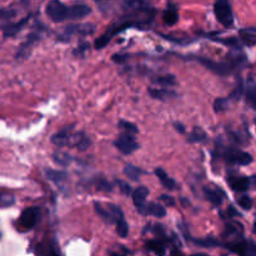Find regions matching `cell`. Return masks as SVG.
<instances>
[{
    "instance_id": "1",
    "label": "cell",
    "mask_w": 256,
    "mask_h": 256,
    "mask_svg": "<svg viewBox=\"0 0 256 256\" xmlns=\"http://www.w3.org/2000/svg\"><path fill=\"white\" fill-rule=\"evenodd\" d=\"M46 15L54 22H62L65 20H79L90 15L92 9L86 4H76L68 6L60 0H50L46 5Z\"/></svg>"
},
{
    "instance_id": "2",
    "label": "cell",
    "mask_w": 256,
    "mask_h": 256,
    "mask_svg": "<svg viewBox=\"0 0 256 256\" xmlns=\"http://www.w3.org/2000/svg\"><path fill=\"white\" fill-rule=\"evenodd\" d=\"M218 156L222 158L225 162L232 165L246 166V165H250L254 162V158L249 152H242L238 148L225 146V145H218Z\"/></svg>"
},
{
    "instance_id": "3",
    "label": "cell",
    "mask_w": 256,
    "mask_h": 256,
    "mask_svg": "<svg viewBox=\"0 0 256 256\" xmlns=\"http://www.w3.org/2000/svg\"><path fill=\"white\" fill-rule=\"evenodd\" d=\"M94 206L98 215L108 224H115L120 218H124V212H122V210L118 205L102 204V202H96Z\"/></svg>"
},
{
    "instance_id": "4",
    "label": "cell",
    "mask_w": 256,
    "mask_h": 256,
    "mask_svg": "<svg viewBox=\"0 0 256 256\" xmlns=\"http://www.w3.org/2000/svg\"><path fill=\"white\" fill-rule=\"evenodd\" d=\"M214 12L218 22L225 28H230L234 24V14L229 0H216L214 4Z\"/></svg>"
},
{
    "instance_id": "5",
    "label": "cell",
    "mask_w": 256,
    "mask_h": 256,
    "mask_svg": "<svg viewBox=\"0 0 256 256\" xmlns=\"http://www.w3.org/2000/svg\"><path fill=\"white\" fill-rule=\"evenodd\" d=\"M40 215H42V212H40L39 208H28L20 215L18 226L22 232H29V230H32L38 224V222L40 219Z\"/></svg>"
},
{
    "instance_id": "6",
    "label": "cell",
    "mask_w": 256,
    "mask_h": 256,
    "mask_svg": "<svg viewBox=\"0 0 256 256\" xmlns=\"http://www.w3.org/2000/svg\"><path fill=\"white\" fill-rule=\"evenodd\" d=\"M95 32L94 24H70L64 29L62 34L59 35V40L62 42H66V40L72 39L74 35H82V36H88L92 35Z\"/></svg>"
},
{
    "instance_id": "7",
    "label": "cell",
    "mask_w": 256,
    "mask_h": 256,
    "mask_svg": "<svg viewBox=\"0 0 256 256\" xmlns=\"http://www.w3.org/2000/svg\"><path fill=\"white\" fill-rule=\"evenodd\" d=\"M114 145L116 146V149L119 152H122V154L130 155L134 152H136V149L139 148L136 139L134 138L132 134H128V132H122L119 135L116 140H115Z\"/></svg>"
},
{
    "instance_id": "8",
    "label": "cell",
    "mask_w": 256,
    "mask_h": 256,
    "mask_svg": "<svg viewBox=\"0 0 256 256\" xmlns=\"http://www.w3.org/2000/svg\"><path fill=\"white\" fill-rule=\"evenodd\" d=\"M198 62L202 65H204L208 70L215 72V74L220 75V76H225V75L232 74V66L230 62H218L214 60H210L208 58H196Z\"/></svg>"
},
{
    "instance_id": "9",
    "label": "cell",
    "mask_w": 256,
    "mask_h": 256,
    "mask_svg": "<svg viewBox=\"0 0 256 256\" xmlns=\"http://www.w3.org/2000/svg\"><path fill=\"white\" fill-rule=\"evenodd\" d=\"M228 249L232 250V252H236L239 256H256V246L252 240L242 239V242L228 246Z\"/></svg>"
},
{
    "instance_id": "10",
    "label": "cell",
    "mask_w": 256,
    "mask_h": 256,
    "mask_svg": "<svg viewBox=\"0 0 256 256\" xmlns=\"http://www.w3.org/2000/svg\"><path fill=\"white\" fill-rule=\"evenodd\" d=\"M228 184L234 192H245L254 185V176H230L228 178Z\"/></svg>"
},
{
    "instance_id": "11",
    "label": "cell",
    "mask_w": 256,
    "mask_h": 256,
    "mask_svg": "<svg viewBox=\"0 0 256 256\" xmlns=\"http://www.w3.org/2000/svg\"><path fill=\"white\" fill-rule=\"evenodd\" d=\"M74 132V125H68L64 129L58 132L52 136V142L56 145L58 148L70 146V139H72V134Z\"/></svg>"
},
{
    "instance_id": "12",
    "label": "cell",
    "mask_w": 256,
    "mask_h": 256,
    "mask_svg": "<svg viewBox=\"0 0 256 256\" xmlns=\"http://www.w3.org/2000/svg\"><path fill=\"white\" fill-rule=\"evenodd\" d=\"M92 145V140L85 132H72V139H70V146L76 148L80 152H85L89 149Z\"/></svg>"
},
{
    "instance_id": "13",
    "label": "cell",
    "mask_w": 256,
    "mask_h": 256,
    "mask_svg": "<svg viewBox=\"0 0 256 256\" xmlns=\"http://www.w3.org/2000/svg\"><path fill=\"white\" fill-rule=\"evenodd\" d=\"M36 254L39 256H62L59 246L54 240H48L38 245Z\"/></svg>"
},
{
    "instance_id": "14",
    "label": "cell",
    "mask_w": 256,
    "mask_h": 256,
    "mask_svg": "<svg viewBox=\"0 0 256 256\" xmlns=\"http://www.w3.org/2000/svg\"><path fill=\"white\" fill-rule=\"evenodd\" d=\"M204 194L205 198L212 202L214 206H220L224 202V198H225V192H222L220 188H204Z\"/></svg>"
},
{
    "instance_id": "15",
    "label": "cell",
    "mask_w": 256,
    "mask_h": 256,
    "mask_svg": "<svg viewBox=\"0 0 256 256\" xmlns=\"http://www.w3.org/2000/svg\"><path fill=\"white\" fill-rule=\"evenodd\" d=\"M148 195H149V189H148L146 186L136 188V190H135L134 194H132V200H134L135 208H136V210L140 214H142L145 205H146Z\"/></svg>"
},
{
    "instance_id": "16",
    "label": "cell",
    "mask_w": 256,
    "mask_h": 256,
    "mask_svg": "<svg viewBox=\"0 0 256 256\" xmlns=\"http://www.w3.org/2000/svg\"><path fill=\"white\" fill-rule=\"evenodd\" d=\"M39 39H40L39 32H30V34L28 35V38H26V42H25L24 44H22L19 52H18V54H16L18 59H20V58H22V59L26 58L28 55H29L30 50H32V45H34L35 42H36Z\"/></svg>"
},
{
    "instance_id": "17",
    "label": "cell",
    "mask_w": 256,
    "mask_h": 256,
    "mask_svg": "<svg viewBox=\"0 0 256 256\" xmlns=\"http://www.w3.org/2000/svg\"><path fill=\"white\" fill-rule=\"evenodd\" d=\"M142 215H152L155 218H164L166 215V210L162 205L156 202H146Z\"/></svg>"
},
{
    "instance_id": "18",
    "label": "cell",
    "mask_w": 256,
    "mask_h": 256,
    "mask_svg": "<svg viewBox=\"0 0 256 256\" xmlns=\"http://www.w3.org/2000/svg\"><path fill=\"white\" fill-rule=\"evenodd\" d=\"M149 94L150 96L158 100L172 99V98L176 96V92H172V90H169L168 88H150Z\"/></svg>"
},
{
    "instance_id": "19",
    "label": "cell",
    "mask_w": 256,
    "mask_h": 256,
    "mask_svg": "<svg viewBox=\"0 0 256 256\" xmlns=\"http://www.w3.org/2000/svg\"><path fill=\"white\" fill-rule=\"evenodd\" d=\"M28 20H29V16L24 18V19L19 20V22H10V24L5 25L4 26L5 36L12 38V36H14V35H16L19 32H22V28H24L25 24L28 22Z\"/></svg>"
},
{
    "instance_id": "20",
    "label": "cell",
    "mask_w": 256,
    "mask_h": 256,
    "mask_svg": "<svg viewBox=\"0 0 256 256\" xmlns=\"http://www.w3.org/2000/svg\"><path fill=\"white\" fill-rule=\"evenodd\" d=\"M240 40L244 42L246 46H254L256 44V28H245L239 32Z\"/></svg>"
},
{
    "instance_id": "21",
    "label": "cell",
    "mask_w": 256,
    "mask_h": 256,
    "mask_svg": "<svg viewBox=\"0 0 256 256\" xmlns=\"http://www.w3.org/2000/svg\"><path fill=\"white\" fill-rule=\"evenodd\" d=\"M155 174H156V176L159 178L160 182L162 184V186L166 188V189L169 190H174L175 188H176V182H175L174 179H172V178L168 175V172H165L164 169H162V168H158L156 170H155Z\"/></svg>"
},
{
    "instance_id": "22",
    "label": "cell",
    "mask_w": 256,
    "mask_h": 256,
    "mask_svg": "<svg viewBox=\"0 0 256 256\" xmlns=\"http://www.w3.org/2000/svg\"><path fill=\"white\" fill-rule=\"evenodd\" d=\"M162 18H164L165 24L169 25V26H172V25L176 24L178 20H179V15H178L176 6H174V5L170 4L169 8L165 10L164 16H162Z\"/></svg>"
},
{
    "instance_id": "23",
    "label": "cell",
    "mask_w": 256,
    "mask_h": 256,
    "mask_svg": "<svg viewBox=\"0 0 256 256\" xmlns=\"http://www.w3.org/2000/svg\"><path fill=\"white\" fill-rule=\"evenodd\" d=\"M208 140V134L202 129V128L196 126L192 129V132L188 135V142H205Z\"/></svg>"
},
{
    "instance_id": "24",
    "label": "cell",
    "mask_w": 256,
    "mask_h": 256,
    "mask_svg": "<svg viewBox=\"0 0 256 256\" xmlns=\"http://www.w3.org/2000/svg\"><path fill=\"white\" fill-rule=\"evenodd\" d=\"M245 95H246V100L250 104V106L254 109L256 100V84L252 78L246 82V92H245Z\"/></svg>"
},
{
    "instance_id": "25",
    "label": "cell",
    "mask_w": 256,
    "mask_h": 256,
    "mask_svg": "<svg viewBox=\"0 0 256 256\" xmlns=\"http://www.w3.org/2000/svg\"><path fill=\"white\" fill-rule=\"evenodd\" d=\"M124 174L126 175L130 180L136 182V180L140 179V176H142V174H145V172L142 169H140V168L135 166V165L128 164L124 169Z\"/></svg>"
},
{
    "instance_id": "26",
    "label": "cell",
    "mask_w": 256,
    "mask_h": 256,
    "mask_svg": "<svg viewBox=\"0 0 256 256\" xmlns=\"http://www.w3.org/2000/svg\"><path fill=\"white\" fill-rule=\"evenodd\" d=\"M46 174V178L49 180H52V182L55 184H60V182H65L68 178V174L65 172H60V170H52V169H48L45 172Z\"/></svg>"
},
{
    "instance_id": "27",
    "label": "cell",
    "mask_w": 256,
    "mask_h": 256,
    "mask_svg": "<svg viewBox=\"0 0 256 256\" xmlns=\"http://www.w3.org/2000/svg\"><path fill=\"white\" fill-rule=\"evenodd\" d=\"M154 82L162 88H170L176 84V78L172 74H166L162 75V76H156L154 79Z\"/></svg>"
},
{
    "instance_id": "28",
    "label": "cell",
    "mask_w": 256,
    "mask_h": 256,
    "mask_svg": "<svg viewBox=\"0 0 256 256\" xmlns=\"http://www.w3.org/2000/svg\"><path fill=\"white\" fill-rule=\"evenodd\" d=\"M146 248L149 250H152V252H155L156 255H165V245L164 242H162L160 240H149V242H146Z\"/></svg>"
},
{
    "instance_id": "29",
    "label": "cell",
    "mask_w": 256,
    "mask_h": 256,
    "mask_svg": "<svg viewBox=\"0 0 256 256\" xmlns=\"http://www.w3.org/2000/svg\"><path fill=\"white\" fill-rule=\"evenodd\" d=\"M52 158H54V162L62 168L69 166L72 162V156H70L69 154H65V152H55Z\"/></svg>"
},
{
    "instance_id": "30",
    "label": "cell",
    "mask_w": 256,
    "mask_h": 256,
    "mask_svg": "<svg viewBox=\"0 0 256 256\" xmlns=\"http://www.w3.org/2000/svg\"><path fill=\"white\" fill-rule=\"evenodd\" d=\"M115 224H116V232L120 238H126L129 235V225H128L125 218H120Z\"/></svg>"
},
{
    "instance_id": "31",
    "label": "cell",
    "mask_w": 256,
    "mask_h": 256,
    "mask_svg": "<svg viewBox=\"0 0 256 256\" xmlns=\"http://www.w3.org/2000/svg\"><path fill=\"white\" fill-rule=\"evenodd\" d=\"M15 198L14 195L9 194V192H0V208H9L14 205Z\"/></svg>"
},
{
    "instance_id": "32",
    "label": "cell",
    "mask_w": 256,
    "mask_h": 256,
    "mask_svg": "<svg viewBox=\"0 0 256 256\" xmlns=\"http://www.w3.org/2000/svg\"><path fill=\"white\" fill-rule=\"evenodd\" d=\"M119 128L122 130V132H128V134H138V126L132 122H126V120H120L119 122Z\"/></svg>"
},
{
    "instance_id": "33",
    "label": "cell",
    "mask_w": 256,
    "mask_h": 256,
    "mask_svg": "<svg viewBox=\"0 0 256 256\" xmlns=\"http://www.w3.org/2000/svg\"><path fill=\"white\" fill-rule=\"evenodd\" d=\"M195 244L200 245V246L204 248H214V246H219V242L214 238H204V239H194Z\"/></svg>"
},
{
    "instance_id": "34",
    "label": "cell",
    "mask_w": 256,
    "mask_h": 256,
    "mask_svg": "<svg viewBox=\"0 0 256 256\" xmlns=\"http://www.w3.org/2000/svg\"><path fill=\"white\" fill-rule=\"evenodd\" d=\"M229 102H230V98H219V99L215 100L214 102V110L216 112H225L229 106Z\"/></svg>"
},
{
    "instance_id": "35",
    "label": "cell",
    "mask_w": 256,
    "mask_h": 256,
    "mask_svg": "<svg viewBox=\"0 0 256 256\" xmlns=\"http://www.w3.org/2000/svg\"><path fill=\"white\" fill-rule=\"evenodd\" d=\"M214 42H219L222 44L228 45L230 48H234V49H240V42L236 38H228V39H220V38H210Z\"/></svg>"
},
{
    "instance_id": "36",
    "label": "cell",
    "mask_w": 256,
    "mask_h": 256,
    "mask_svg": "<svg viewBox=\"0 0 256 256\" xmlns=\"http://www.w3.org/2000/svg\"><path fill=\"white\" fill-rule=\"evenodd\" d=\"M15 10H10V9H4L0 10V28H4L6 25V22L12 19V16L15 15Z\"/></svg>"
},
{
    "instance_id": "37",
    "label": "cell",
    "mask_w": 256,
    "mask_h": 256,
    "mask_svg": "<svg viewBox=\"0 0 256 256\" xmlns=\"http://www.w3.org/2000/svg\"><path fill=\"white\" fill-rule=\"evenodd\" d=\"M238 204H239L240 208H242L244 210H250L252 208V199L250 196H248V195H242V196H240L239 199H238Z\"/></svg>"
},
{
    "instance_id": "38",
    "label": "cell",
    "mask_w": 256,
    "mask_h": 256,
    "mask_svg": "<svg viewBox=\"0 0 256 256\" xmlns=\"http://www.w3.org/2000/svg\"><path fill=\"white\" fill-rule=\"evenodd\" d=\"M95 185H96V189L102 190V192H110L112 190V185L110 184L108 180L102 179V178H99V179L96 180V182H95Z\"/></svg>"
},
{
    "instance_id": "39",
    "label": "cell",
    "mask_w": 256,
    "mask_h": 256,
    "mask_svg": "<svg viewBox=\"0 0 256 256\" xmlns=\"http://www.w3.org/2000/svg\"><path fill=\"white\" fill-rule=\"evenodd\" d=\"M116 184L119 185V188H120V190H122V194H125V195L130 194V192H132V188H130L129 184H126L125 182H122V180H118Z\"/></svg>"
},
{
    "instance_id": "40",
    "label": "cell",
    "mask_w": 256,
    "mask_h": 256,
    "mask_svg": "<svg viewBox=\"0 0 256 256\" xmlns=\"http://www.w3.org/2000/svg\"><path fill=\"white\" fill-rule=\"evenodd\" d=\"M88 48H89V44H88V42H82V44H80L79 48L75 50L74 54L79 55V56H84L85 52H86V50H88Z\"/></svg>"
},
{
    "instance_id": "41",
    "label": "cell",
    "mask_w": 256,
    "mask_h": 256,
    "mask_svg": "<svg viewBox=\"0 0 256 256\" xmlns=\"http://www.w3.org/2000/svg\"><path fill=\"white\" fill-rule=\"evenodd\" d=\"M162 202L166 204V206H175V200L174 198L169 196V195H162Z\"/></svg>"
},
{
    "instance_id": "42",
    "label": "cell",
    "mask_w": 256,
    "mask_h": 256,
    "mask_svg": "<svg viewBox=\"0 0 256 256\" xmlns=\"http://www.w3.org/2000/svg\"><path fill=\"white\" fill-rule=\"evenodd\" d=\"M174 126L175 129H176V132H180V134H185V132H186V128H185L184 124H182V122H174Z\"/></svg>"
},
{
    "instance_id": "43",
    "label": "cell",
    "mask_w": 256,
    "mask_h": 256,
    "mask_svg": "<svg viewBox=\"0 0 256 256\" xmlns=\"http://www.w3.org/2000/svg\"><path fill=\"white\" fill-rule=\"evenodd\" d=\"M229 215L230 216H240V214L234 209V206L229 208Z\"/></svg>"
},
{
    "instance_id": "44",
    "label": "cell",
    "mask_w": 256,
    "mask_h": 256,
    "mask_svg": "<svg viewBox=\"0 0 256 256\" xmlns=\"http://www.w3.org/2000/svg\"><path fill=\"white\" fill-rule=\"evenodd\" d=\"M192 256H209V255H206V254H194Z\"/></svg>"
},
{
    "instance_id": "45",
    "label": "cell",
    "mask_w": 256,
    "mask_h": 256,
    "mask_svg": "<svg viewBox=\"0 0 256 256\" xmlns=\"http://www.w3.org/2000/svg\"><path fill=\"white\" fill-rule=\"evenodd\" d=\"M110 256H122V255L116 254V252H112V254H110Z\"/></svg>"
}]
</instances>
